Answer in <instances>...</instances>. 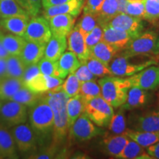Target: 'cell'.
Listing matches in <instances>:
<instances>
[{
    "mask_svg": "<svg viewBox=\"0 0 159 159\" xmlns=\"http://www.w3.org/2000/svg\"><path fill=\"white\" fill-rule=\"evenodd\" d=\"M79 94L83 97L85 102H88L95 97H100L101 90L99 83H97L96 80L81 83Z\"/></svg>",
    "mask_w": 159,
    "mask_h": 159,
    "instance_id": "74e56055",
    "label": "cell"
},
{
    "mask_svg": "<svg viewBox=\"0 0 159 159\" xmlns=\"http://www.w3.org/2000/svg\"><path fill=\"white\" fill-rule=\"evenodd\" d=\"M40 72L39 66H38V63H35V64H32L26 66V69L25 70V72H24L23 76H22V80L24 83H27V81L30 80L32 78H33L35 76H36L37 75H39Z\"/></svg>",
    "mask_w": 159,
    "mask_h": 159,
    "instance_id": "681fc988",
    "label": "cell"
},
{
    "mask_svg": "<svg viewBox=\"0 0 159 159\" xmlns=\"http://www.w3.org/2000/svg\"><path fill=\"white\" fill-rule=\"evenodd\" d=\"M69 136L77 142H85L102 134V130L97 128L89 119L86 113L83 112L69 130Z\"/></svg>",
    "mask_w": 159,
    "mask_h": 159,
    "instance_id": "30bf717a",
    "label": "cell"
},
{
    "mask_svg": "<svg viewBox=\"0 0 159 159\" xmlns=\"http://www.w3.org/2000/svg\"><path fill=\"white\" fill-rule=\"evenodd\" d=\"M156 63L157 61L153 57L128 55L123 52L118 56L116 55L109 64V68L113 75L126 77L136 74L142 69Z\"/></svg>",
    "mask_w": 159,
    "mask_h": 159,
    "instance_id": "7a4b0ae2",
    "label": "cell"
},
{
    "mask_svg": "<svg viewBox=\"0 0 159 159\" xmlns=\"http://www.w3.org/2000/svg\"><path fill=\"white\" fill-rule=\"evenodd\" d=\"M41 94L35 93L26 86H24L20 89L10 100L16 101L30 108L34 105L41 99Z\"/></svg>",
    "mask_w": 159,
    "mask_h": 159,
    "instance_id": "836d02e7",
    "label": "cell"
},
{
    "mask_svg": "<svg viewBox=\"0 0 159 159\" xmlns=\"http://www.w3.org/2000/svg\"><path fill=\"white\" fill-rule=\"evenodd\" d=\"M129 141L126 134H114L106 137L103 140L102 145L106 152L111 156L118 158Z\"/></svg>",
    "mask_w": 159,
    "mask_h": 159,
    "instance_id": "cb8c5ba5",
    "label": "cell"
},
{
    "mask_svg": "<svg viewBox=\"0 0 159 159\" xmlns=\"http://www.w3.org/2000/svg\"><path fill=\"white\" fill-rule=\"evenodd\" d=\"M85 99L80 94L69 98L66 103V111L69 128L80 114L85 112Z\"/></svg>",
    "mask_w": 159,
    "mask_h": 159,
    "instance_id": "83f0119b",
    "label": "cell"
},
{
    "mask_svg": "<svg viewBox=\"0 0 159 159\" xmlns=\"http://www.w3.org/2000/svg\"><path fill=\"white\" fill-rule=\"evenodd\" d=\"M67 45L66 37L52 35L50 39L46 44L43 57L51 61H58L61 55L65 52Z\"/></svg>",
    "mask_w": 159,
    "mask_h": 159,
    "instance_id": "7402d4cb",
    "label": "cell"
},
{
    "mask_svg": "<svg viewBox=\"0 0 159 159\" xmlns=\"http://www.w3.org/2000/svg\"><path fill=\"white\" fill-rule=\"evenodd\" d=\"M84 5V0H70L61 5L43 8V17L48 20L49 18L59 14H70L77 17L80 13Z\"/></svg>",
    "mask_w": 159,
    "mask_h": 159,
    "instance_id": "e0dca14e",
    "label": "cell"
},
{
    "mask_svg": "<svg viewBox=\"0 0 159 159\" xmlns=\"http://www.w3.org/2000/svg\"><path fill=\"white\" fill-rule=\"evenodd\" d=\"M25 86L22 79L5 77L0 80V99L2 101L10 100L14 94Z\"/></svg>",
    "mask_w": 159,
    "mask_h": 159,
    "instance_id": "d4e9b609",
    "label": "cell"
},
{
    "mask_svg": "<svg viewBox=\"0 0 159 159\" xmlns=\"http://www.w3.org/2000/svg\"><path fill=\"white\" fill-rule=\"evenodd\" d=\"M27 107L13 100H6L0 108L2 123L11 128L25 123L27 119Z\"/></svg>",
    "mask_w": 159,
    "mask_h": 159,
    "instance_id": "9c48e42d",
    "label": "cell"
},
{
    "mask_svg": "<svg viewBox=\"0 0 159 159\" xmlns=\"http://www.w3.org/2000/svg\"><path fill=\"white\" fill-rule=\"evenodd\" d=\"M2 43L9 55H19L27 41L22 36L11 34L1 35Z\"/></svg>",
    "mask_w": 159,
    "mask_h": 159,
    "instance_id": "4316f807",
    "label": "cell"
},
{
    "mask_svg": "<svg viewBox=\"0 0 159 159\" xmlns=\"http://www.w3.org/2000/svg\"><path fill=\"white\" fill-rule=\"evenodd\" d=\"M125 53L128 55L156 57L159 55V35L153 31H147L130 39Z\"/></svg>",
    "mask_w": 159,
    "mask_h": 159,
    "instance_id": "5b68a950",
    "label": "cell"
},
{
    "mask_svg": "<svg viewBox=\"0 0 159 159\" xmlns=\"http://www.w3.org/2000/svg\"><path fill=\"white\" fill-rule=\"evenodd\" d=\"M103 27L99 24L85 36V41L89 49L102 39Z\"/></svg>",
    "mask_w": 159,
    "mask_h": 159,
    "instance_id": "f6af8a7d",
    "label": "cell"
},
{
    "mask_svg": "<svg viewBox=\"0 0 159 159\" xmlns=\"http://www.w3.org/2000/svg\"><path fill=\"white\" fill-rule=\"evenodd\" d=\"M7 77L22 78L27 66L19 55H9L5 59Z\"/></svg>",
    "mask_w": 159,
    "mask_h": 159,
    "instance_id": "1f68e13d",
    "label": "cell"
},
{
    "mask_svg": "<svg viewBox=\"0 0 159 159\" xmlns=\"http://www.w3.org/2000/svg\"><path fill=\"white\" fill-rule=\"evenodd\" d=\"M146 152L152 158L159 159V142L146 148Z\"/></svg>",
    "mask_w": 159,
    "mask_h": 159,
    "instance_id": "f907efd6",
    "label": "cell"
},
{
    "mask_svg": "<svg viewBox=\"0 0 159 159\" xmlns=\"http://www.w3.org/2000/svg\"><path fill=\"white\" fill-rule=\"evenodd\" d=\"M75 75L81 83L97 80V77L91 73L84 63H81L79 68L75 71Z\"/></svg>",
    "mask_w": 159,
    "mask_h": 159,
    "instance_id": "7dc6e473",
    "label": "cell"
},
{
    "mask_svg": "<svg viewBox=\"0 0 159 159\" xmlns=\"http://www.w3.org/2000/svg\"><path fill=\"white\" fill-rule=\"evenodd\" d=\"M85 112L97 126L105 127L108 125L114 115V109L100 96L85 102Z\"/></svg>",
    "mask_w": 159,
    "mask_h": 159,
    "instance_id": "8992f818",
    "label": "cell"
},
{
    "mask_svg": "<svg viewBox=\"0 0 159 159\" xmlns=\"http://www.w3.org/2000/svg\"><path fill=\"white\" fill-rule=\"evenodd\" d=\"M67 44L69 50L75 53L81 63L89 58V49L85 43V38L76 27H74L68 35Z\"/></svg>",
    "mask_w": 159,
    "mask_h": 159,
    "instance_id": "9a60e30c",
    "label": "cell"
},
{
    "mask_svg": "<svg viewBox=\"0 0 159 159\" xmlns=\"http://www.w3.org/2000/svg\"><path fill=\"white\" fill-rule=\"evenodd\" d=\"M144 11V0H128L125 13L143 19Z\"/></svg>",
    "mask_w": 159,
    "mask_h": 159,
    "instance_id": "7bdbcfd3",
    "label": "cell"
},
{
    "mask_svg": "<svg viewBox=\"0 0 159 159\" xmlns=\"http://www.w3.org/2000/svg\"><path fill=\"white\" fill-rule=\"evenodd\" d=\"M27 115L31 128L35 133L46 135L52 130L54 125L52 110L42 95L34 105L30 107Z\"/></svg>",
    "mask_w": 159,
    "mask_h": 159,
    "instance_id": "277c9868",
    "label": "cell"
},
{
    "mask_svg": "<svg viewBox=\"0 0 159 159\" xmlns=\"http://www.w3.org/2000/svg\"><path fill=\"white\" fill-rule=\"evenodd\" d=\"M58 63L62 71L67 75L71 73H75L81 65L78 57L71 51L65 52L59 58Z\"/></svg>",
    "mask_w": 159,
    "mask_h": 159,
    "instance_id": "e575fe53",
    "label": "cell"
},
{
    "mask_svg": "<svg viewBox=\"0 0 159 159\" xmlns=\"http://www.w3.org/2000/svg\"><path fill=\"white\" fill-rule=\"evenodd\" d=\"M0 151L4 158H18L17 148L10 129L0 123Z\"/></svg>",
    "mask_w": 159,
    "mask_h": 159,
    "instance_id": "44dd1931",
    "label": "cell"
},
{
    "mask_svg": "<svg viewBox=\"0 0 159 159\" xmlns=\"http://www.w3.org/2000/svg\"><path fill=\"white\" fill-rule=\"evenodd\" d=\"M83 63L87 66L91 73L97 77H103L108 75H113L112 71H111L108 66L104 64L101 61L94 57L89 56V58Z\"/></svg>",
    "mask_w": 159,
    "mask_h": 159,
    "instance_id": "8d00e7d4",
    "label": "cell"
},
{
    "mask_svg": "<svg viewBox=\"0 0 159 159\" xmlns=\"http://www.w3.org/2000/svg\"><path fill=\"white\" fill-rule=\"evenodd\" d=\"M80 85L81 82L75 76V73H71L68 75L66 80L63 81L61 87L67 96L69 97H72L79 94Z\"/></svg>",
    "mask_w": 159,
    "mask_h": 159,
    "instance_id": "ab89813d",
    "label": "cell"
},
{
    "mask_svg": "<svg viewBox=\"0 0 159 159\" xmlns=\"http://www.w3.org/2000/svg\"><path fill=\"white\" fill-rule=\"evenodd\" d=\"M63 79L60 77H52L49 75L39 73L30 80L25 83V86L31 91L38 94H42L43 93L52 90L63 84Z\"/></svg>",
    "mask_w": 159,
    "mask_h": 159,
    "instance_id": "4fadbf2b",
    "label": "cell"
},
{
    "mask_svg": "<svg viewBox=\"0 0 159 159\" xmlns=\"http://www.w3.org/2000/svg\"><path fill=\"white\" fill-rule=\"evenodd\" d=\"M101 97L113 108H118L124 104L129 89L132 86L128 78L105 76L98 81Z\"/></svg>",
    "mask_w": 159,
    "mask_h": 159,
    "instance_id": "3957f363",
    "label": "cell"
},
{
    "mask_svg": "<svg viewBox=\"0 0 159 159\" xmlns=\"http://www.w3.org/2000/svg\"><path fill=\"white\" fill-rule=\"evenodd\" d=\"M75 18L70 14H59L48 19L52 35L67 37L75 27Z\"/></svg>",
    "mask_w": 159,
    "mask_h": 159,
    "instance_id": "5bb4252c",
    "label": "cell"
},
{
    "mask_svg": "<svg viewBox=\"0 0 159 159\" xmlns=\"http://www.w3.org/2000/svg\"><path fill=\"white\" fill-rule=\"evenodd\" d=\"M46 45L27 41L19 56L26 66L35 64L44 55Z\"/></svg>",
    "mask_w": 159,
    "mask_h": 159,
    "instance_id": "603a6c76",
    "label": "cell"
},
{
    "mask_svg": "<svg viewBox=\"0 0 159 159\" xmlns=\"http://www.w3.org/2000/svg\"><path fill=\"white\" fill-rule=\"evenodd\" d=\"M148 99L146 91L136 86H131L128 91L126 100L122 105V109L132 110L144 105Z\"/></svg>",
    "mask_w": 159,
    "mask_h": 159,
    "instance_id": "484cf974",
    "label": "cell"
},
{
    "mask_svg": "<svg viewBox=\"0 0 159 159\" xmlns=\"http://www.w3.org/2000/svg\"><path fill=\"white\" fill-rule=\"evenodd\" d=\"M102 40L115 48L121 50L126 48L130 36L126 32L114 28L108 25L103 26Z\"/></svg>",
    "mask_w": 159,
    "mask_h": 159,
    "instance_id": "ac0fdd59",
    "label": "cell"
},
{
    "mask_svg": "<svg viewBox=\"0 0 159 159\" xmlns=\"http://www.w3.org/2000/svg\"><path fill=\"white\" fill-rule=\"evenodd\" d=\"M17 150L27 154L37 150V140L34 130L28 124L22 123L9 128Z\"/></svg>",
    "mask_w": 159,
    "mask_h": 159,
    "instance_id": "ba28073f",
    "label": "cell"
},
{
    "mask_svg": "<svg viewBox=\"0 0 159 159\" xmlns=\"http://www.w3.org/2000/svg\"><path fill=\"white\" fill-rule=\"evenodd\" d=\"M5 77H7V74H6L5 59L0 58V80Z\"/></svg>",
    "mask_w": 159,
    "mask_h": 159,
    "instance_id": "f5cc1de1",
    "label": "cell"
},
{
    "mask_svg": "<svg viewBox=\"0 0 159 159\" xmlns=\"http://www.w3.org/2000/svg\"><path fill=\"white\" fill-rule=\"evenodd\" d=\"M118 158L122 159H146L152 158L143 147L134 140H130L125 145Z\"/></svg>",
    "mask_w": 159,
    "mask_h": 159,
    "instance_id": "f546056e",
    "label": "cell"
},
{
    "mask_svg": "<svg viewBox=\"0 0 159 159\" xmlns=\"http://www.w3.org/2000/svg\"><path fill=\"white\" fill-rule=\"evenodd\" d=\"M104 0H86L83 7V13L97 15L100 10Z\"/></svg>",
    "mask_w": 159,
    "mask_h": 159,
    "instance_id": "c3c4849f",
    "label": "cell"
},
{
    "mask_svg": "<svg viewBox=\"0 0 159 159\" xmlns=\"http://www.w3.org/2000/svg\"><path fill=\"white\" fill-rule=\"evenodd\" d=\"M109 129L114 134H124L126 130V123L122 110L113 115L108 124Z\"/></svg>",
    "mask_w": 159,
    "mask_h": 159,
    "instance_id": "b9f144b4",
    "label": "cell"
},
{
    "mask_svg": "<svg viewBox=\"0 0 159 159\" xmlns=\"http://www.w3.org/2000/svg\"><path fill=\"white\" fill-rule=\"evenodd\" d=\"M4 158H3V156H2V153H1V151H0V159H3Z\"/></svg>",
    "mask_w": 159,
    "mask_h": 159,
    "instance_id": "11a10c76",
    "label": "cell"
},
{
    "mask_svg": "<svg viewBox=\"0 0 159 159\" xmlns=\"http://www.w3.org/2000/svg\"><path fill=\"white\" fill-rule=\"evenodd\" d=\"M20 7L25 10L30 17L39 15L42 7V0H16Z\"/></svg>",
    "mask_w": 159,
    "mask_h": 159,
    "instance_id": "ee69618b",
    "label": "cell"
},
{
    "mask_svg": "<svg viewBox=\"0 0 159 159\" xmlns=\"http://www.w3.org/2000/svg\"><path fill=\"white\" fill-rule=\"evenodd\" d=\"M125 134L128 136L129 139L135 141L143 148H148L159 142V131L158 132H143V131L134 130L133 129H126Z\"/></svg>",
    "mask_w": 159,
    "mask_h": 159,
    "instance_id": "f1b7e54d",
    "label": "cell"
},
{
    "mask_svg": "<svg viewBox=\"0 0 159 159\" xmlns=\"http://www.w3.org/2000/svg\"><path fill=\"white\" fill-rule=\"evenodd\" d=\"M97 25H98V19L97 15L83 13L82 17L75 27L79 30L81 34L85 38V35L90 33Z\"/></svg>",
    "mask_w": 159,
    "mask_h": 159,
    "instance_id": "f35d334b",
    "label": "cell"
},
{
    "mask_svg": "<svg viewBox=\"0 0 159 159\" xmlns=\"http://www.w3.org/2000/svg\"><path fill=\"white\" fill-rule=\"evenodd\" d=\"M30 16L20 15L1 18L0 27L11 34L23 36L30 21Z\"/></svg>",
    "mask_w": 159,
    "mask_h": 159,
    "instance_id": "d6986e66",
    "label": "cell"
},
{
    "mask_svg": "<svg viewBox=\"0 0 159 159\" xmlns=\"http://www.w3.org/2000/svg\"><path fill=\"white\" fill-rule=\"evenodd\" d=\"M57 146L53 144L52 146L43 149V150L33 152L30 155L28 158L32 159H49L55 158L57 153Z\"/></svg>",
    "mask_w": 159,
    "mask_h": 159,
    "instance_id": "bcb514c9",
    "label": "cell"
},
{
    "mask_svg": "<svg viewBox=\"0 0 159 159\" xmlns=\"http://www.w3.org/2000/svg\"><path fill=\"white\" fill-rule=\"evenodd\" d=\"M132 129L143 132H158L159 111H152L136 116L132 121Z\"/></svg>",
    "mask_w": 159,
    "mask_h": 159,
    "instance_id": "2e32d148",
    "label": "cell"
},
{
    "mask_svg": "<svg viewBox=\"0 0 159 159\" xmlns=\"http://www.w3.org/2000/svg\"><path fill=\"white\" fill-rule=\"evenodd\" d=\"M2 32L0 31V58H4L6 59L7 57L9 56L8 53L7 52V51L5 50V47L2 43V40H1V35H2Z\"/></svg>",
    "mask_w": 159,
    "mask_h": 159,
    "instance_id": "db71d44e",
    "label": "cell"
},
{
    "mask_svg": "<svg viewBox=\"0 0 159 159\" xmlns=\"http://www.w3.org/2000/svg\"><path fill=\"white\" fill-rule=\"evenodd\" d=\"M0 13L1 18L28 15L25 10L20 7L16 0H0Z\"/></svg>",
    "mask_w": 159,
    "mask_h": 159,
    "instance_id": "d590c367",
    "label": "cell"
},
{
    "mask_svg": "<svg viewBox=\"0 0 159 159\" xmlns=\"http://www.w3.org/2000/svg\"><path fill=\"white\" fill-rule=\"evenodd\" d=\"M128 78L132 86L145 91L154 90L159 87V67L151 65Z\"/></svg>",
    "mask_w": 159,
    "mask_h": 159,
    "instance_id": "8fae6325",
    "label": "cell"
},
{
    "mask_svg": "<svg viewBox=\"0 0 159 159\" xmlns=\"http://www.w3.org/2000/svg\"><path fill=\"white\" fill-rule=\"evenodd\" d=\"M107 25L126 32L131 39L138 36L144 30L142 19L131 16L125 13H119Z\"/></svg>",
    "mask_w": 159,
    "mask_h": 159,
    "instance_id": "7c38bea8",
    "label": "cell"
},
{
    "mask_svg": "<svg viewBox=\"0 0 159 159\" xmlns=\"http://www.w3.org/2000/svg\"><path fill=\"white\" fill-rule=\"evenodd\" d=\"M52 36L49 21L43 16L30 17L23 38L27 41L46 45Z\"/></svg>",
    "mask_w": 159,
    "mask_h": 159,
    "instance_id": "52a82bcc",
    "label": "cell"
},
{
    "mask_svg": "<svg viewBox=\"0 0 159 159\" xmlns=\"http://www.w3.org/2000/svg\"><path fill=\"white\" fill-rule=\"evenodd\" d=\"M38 66H39L40 72L43 75L60 77V78L62 79H64L68 76L61 69L58 61H54L45 58V57H42L38 63Z\"/></svg>",
    "mask_w": 159,
    "mask_h": 159,
    "instance_id": "d6a6232c",
    "label": "cell"
},
{
    "mask_svg": "<svg viewBox=\"0 0 159 159\" xmlns=\"http://www.w3.org/2000/svg\"><path fill=\"white\" fill-rule=\"evenodd\" d=\"M69 1L70 0H42V7L43 8H47L52 6L61 5Z\"/></svg>",
    "mask_w": 159,
    "mask_h": 159,
    "instance_id": "816d5d0a",
    "label": "cell"
},
{
    "mask_svg": "<svg viewBox=\"0 0 159 159\" xmlns=\"http://www.w3.org/2000/svg\"><path fill=\"white\" fill-rule=\"evenodd\" d=\"M44 97L50 105L53 112V141L55 145H58L63 142L69 133V126L67 116L66 103L69 97L63 91L61 85L52 90L47 91Z\"/></svg>",
    "mask_w": 159,
    "mask_h": 159,
    "instance_id": "6da1fadb",
    "label": "cell"
},
{
    "mask_svg": "<svg viewBox=\"0 0 159 159\" xmlns=\"http://www.w3.org/2000/svg\"><path fill=\"white\" fill-rule=\"evenodd\" d=\"M0 19H1V13H0Z\"/></svg>",
    "mask_w": 159,
    "mask_h": 159,
    "instance_id": "6f0895ef",
    "label": "cell"
},
{
    "mask_svg": "<svg viewBox=\"0 0 159 159\" xmlns=\"http://www.w3.org/2000/svg\"><path fill=\"white\" fill-rule=\"evenodd\" d=\"M118 52V49L102 39L89 49V56L98 60L109 66V64L116 57Z\"/></svg>",
    "mask_w": 159,
    "mask_h": 159,
    "instance_id": "ffe728a7",
    "label": "cell"
},
{
    "mask_svg": "<svg viewBox=\"0 0 159 159\" xmlns=\"http://www.w3.org/2000/svg\"><path fill=\"white\" fill-rule=\"evenodd\" d=\"M118 13L117 0H104L102 7L97 14L98 24L102 27L106 25Z\"/></svg>",
    "mask_w": 159,
    "mask_h": 159,
    "instance_id": "4dcf8cb0",
    "label": "cell"
},
{
    "mask_svg": "<svg viewBox=\"0 0 159 159\" xmlns=\"http://www.w3.org/2000/svg\"><path fill=\"white\" fill-rule=\"evenodd\" d=\"M1 99H0V108H1V105H2V102H1Z\"/></svg>",
    "mask_w": 159,
    "mask_h": 159,
    "instance_id": "9f6ffc18",
    "label": "cell"
},
{
    "mask_svg": "<svg viewBox=\"0 0 159 159\" xmlns=\"http://www.w3.org/2000/svg\"><path fill=\"white\" fill-rule=\"evenodd\" d=\"M143 19L154 23L159 20V0H144Z\"/></svg>",
    "mask_w": 159,
    "mask_h": 159,
    "instance_id": "60d3db41",
    "label": "cell"
}]
</instances>
